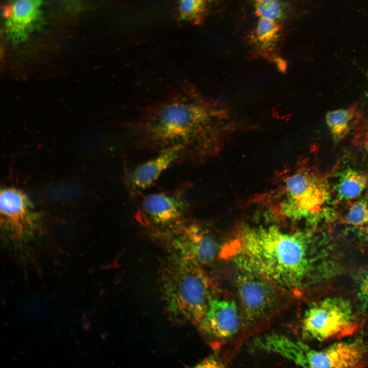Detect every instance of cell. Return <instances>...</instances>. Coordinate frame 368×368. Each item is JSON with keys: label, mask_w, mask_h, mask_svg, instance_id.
Instances as JSON below:
<instances>
[{"label": "cell", "mask_w": 368, "mask_h": 368, "mask_svg": "<svg viewBox=\"0 0 368 368\" xmlns=\"http://www.w3.org/2000/svg\"><path fill=\"white\" fill-rule=\"evenodd\" d=\"M161 282L168 311L186 323L198 324L217 292L202 267L177 258L164 269Z\"/></svg>", "instance_id": "cell-3"}, {"label": "cell", "mask_w": 368, "mask_h": 368, "mask_svg": "<svg viewBox=\"0 0 368 368\" xmlns=\"http://www.w3.org/2000/svg\"><path fill=\"white\" fill-rule=\"evenodd\" d=\"M173 248L175 258L202 268L212 264L221 251L212 235L196 225L185 228L173 242Z\"/></svg>", "instance_id": "cell-9"}, {"label": "cell", "mask_w": 368, "mask_h": 368, "mask_svg": "<svg viewBox=\"0 0 368 368\" xmlns=\"http://www.w3.org/2000/svg\"><path fill=\"white\" fill-rule=\"evenodd\" d=\"M362 139V143L364 147L368 150V124L365 127Z\"/></svg>", "instance_id": "cell-22"}, {"label": "cell", "mask_w": 368, "mask_h": 368, "mask_svg": "<svg viewBox=\"0 0 368 368\" xmlns=\"http://www.w3.org/2000/svg\"><path fill=\"white\" fill-rule=\"evenodd\" d=\"M255 13L258 18L281 22L286 15L285 0H251Z\"/></svg>", "instance_id": "cell-17"}, {"label": "cell", "mask_w": 368, "mask_h": 368, "mask_svg": "<svg viewBox=\"0 0 368 368\" xmlns=\"http://www.w3.org/2000/svg\"><path fill=\"white\" fill-rule=\"evenodd\" d=\"M279 212L286 218L298 219L314 215L327 198L323 181L308 170L289 171L276 189Z\"/></svg>", "instance_id": "cell-5"}, {"label": "cell", "mask_w": 368, "mask_h": 368, "mask_svg": "<svg viewBox=\"0 0 368 368\" xmlns=\"http://www.w3.org/2000/svg\"><path fill=\"white\" fill-rule=\"evenodd\" d=\"M42 0H12L4 9L5 31L12 42L24 41L40 24Z\"/></svg>", "instance_id": "cell-10"}, {"label": "cell", "mask_w": 368, "mask_h": 368, "mask_svg": "<svg viewBox=\"0 0 368 368\" xmlns=\"http://www.w3.org/2000/svg\"><path fill=\"white\" fill-rule=\"evenodd\" d=\"M348 224L359 225L368 222V205L364 201L354 204L345 218Z\"/></svg>", "instance_id": "cell-19"}, {"label": "cell", "mask_w": 368, "mask_h": 368, "mask_svg": "<svg viewBox=\"0 0 368 368\" xmlns=\"http://www.w3.org/2000/svg\"><path fill=\"white\" fill-rule=\"evenodd\" d=\"M0 207L1 231L7 241L15 244L27 242L39 233L41 215L21 190L13 187L2 188Z\"/></svg>", "instance_id": "cell-7"}, {"label": "cell", "mask_w": 368, "mask_h": 368, "mask_svg": "<svg viewBox=\"0 0 368 368\" xmlns=\"http://www.w3.org/2000/svg\"><path fill=\"white\" fill-rule=\"evenodd\" d=\"M282 33L280 22L263 18L258 21L249 35V40L256 51L268 57L274 50Z\"/></svg>", "instance_id": "cell-14"}, {"label": "cell", "mask_w": 368, "mask_h": 368, "mask_svg": "<svg viewBox=\"0 0 368 368\" xmlns=\"http://www.w3.org/2000/svg\"><path fill=\"white\" fill-rule=\"evenodd\" d=\"M367 183L366 178L362 174L350 171L341 177L338 191L341 199H352L357 197L364 189Z\"/></svg>", "instance_id": "cell-16"}, {"label": "cell", "mask_w": 368, "mask_h": 368, "mask_svg": "<svg viewBox=\"0 0 368 368\" xmlns=\"http://www.w3.org/2000/svg\"><path fill=\"white\" fill-rule=\"evenodd\" d=\"M223 363L217 357L210 356L200 362L197 367H223Z\"/></svg>", "instance_id": "cell-20"}, {"label": "cell", "mask_w": 368, "mask_h": 368, "mask_svg": "<svg viewBox=\"0 0 368 368\" xmlns=\"http://www.w3.org/2000/svg\"><path fill=\"white\" fill-rule=\"evenodd\" d=\"M204 1H205V2H206L207 3H209L213 2L214 0H204Z\"/></svg>", "instance_id": "cell-23"}, {"label": "cell", "mask_w": 368, "mask_h": 368, "mask_svg": "<svg viewBox=\"0 0 368 368\" xmlns=\"http://www.w3.org/2000/svg\"><path fill=\"white\" fill-rule=\"evenodd\" d=\"M182 157V150L178 146L158 151L154 157L138 165L131 174L135 188L144 190L150 187L172 164Z\"/></svg>", "instance_id": "cell-12"}, {"label": "cell", "mask_w": 368, "mask_h": 368, "mask_svg": "<svg viewBox=\"0 0 368 368\" xmlns=\"http://www.w3.org/2000/svg\"><path fill=\"white\" fill-rule=\"evenodd\" d=\"M182 203L175 196L164 193H152L143 200V209L156 224H167L178 219L182 213Z\"/></svg>", "instance_id": "cell-13"}, {"label": "cell", "mask_w": 368, "mask_h": 368, "mask_svg": "<svg viewBox=\"0 0 368 368\" xmlns=\"http://www.w3.org/2000/svg\"><path fill=\"white\" fill-rule=\"evenodd\" d=\"M237 270L235 286L242 327L266 323L290 304L293 296L272 281L253 271Z\"/></svg>", "instance_id": "cell-4"}, {"label": "cell", "mask_w": 368, "mask_h": 368, "mask_svg": "<svg viewBox=\"0 0 368 368\" xmlns=\"http://www.w3.org/2000/svg\"><path fill=\"white\" fill-rule=\"evenodd\" d=\"M356 106L340 108L327 112L325 121L333 139L336 142L343 140L359 119Z\"/></svg>", "instance_id": "cell-15"}, {"label": "cell", "mask_w": 368, "mask_h": 368, "mask_svg": "<svg viewBox=\"0 0 368 368\" xmlns=\"http://www.w3.org/2000/svg\"><path fill=\"white\" fill-rule=\"evenodd\" d=\"M208 3L204 0H179L178 10L180 19L200 24L206 15Z\"/></svg>", "instance_id": "cell-18"}, {"label": "cell", "mask_w": 368, "mask_h": 368, "mask_svg": "<svg viewBox=\"0 0 368 368\" xmlns=\"http://www.w3.org/2000/svg\"><path fill=\"white\" fill-rule=\"evenodd\" d=\"M220 257L237 268L266 277L298 296L311 271L307 242L303 234L275 226L246 227L222 249Z\"/></svg>", "instance_id": "cell-2"}, {"label": "cell", "mask_w": 368, "mask_h": 368, "mask_svg": "<svg viewBox=\"0 0 368 368\" xmlns=\"http://www.w3.org/2000/svg\"><path fill=\"white\" fill-rule=\"evenodd\" d=\"M365 354L363 344L357 341L335 343L319 351L310 347L304 367H359L363 364Z\"/></svg>", "instance_id": "cell-11"}, {"label": "cell", "mask_w": 368, "mask_h": 368, "mask_svg": "<svg viewBox=\"0 0 368 368\" xmlns=\"http://www.w3.org/2000/svg\"><path fill=\"white\" fill-rule=\"evenodd\" d=\"M361 291L365 297L368 300V277L363 282L361 286Z\"/></svg>", "instance_id": "cell-21"}, {"label": "cell", "mask_w": 368, "mask_h": 368, "mask_svg": "<svg viewBox=\"0 0 368 368\" xmlns=\"http://www.w3.org/2000/svg\"><path fill=\"white\" fill-rule=\"evenodd\" d=\"M359 326L351 304L339 297L327 298L313 305L305 311L301 323L303 336L318 341L351 335Z\"/></svg>", "instance_id": "cell-6"}, {"label": "cell", "mask_w": 368, "mask_h": 368, "mask_svg": "<svg viewBox=\"0 0 368 368\" xmlns=\"http://www.w3.org/2000/svg\"><path fill=\"white\" fill-rule=\"evenodd\" d=\"M224 110L188 81L176 84L128 123L136 145L160 151L178 146L182 157L201 160L217 153L229 130Z\"/></svg>", "instance_id": "cell-1"}, {"label": "cell", "mask_w": 368, "mask_h": 368, "mask_svg": "<svg viewBox=\"0 0 368 368\" xmlns=\"http://www.w3.org/2000/svg\"><path fill=\"white\" fill-rule=\"evenodd\" d=\"M198 325L201 333L214 348L228 342L242 327L237 300L217 292Z\"/></svg>", "instance_id": "cell-8"}]
</instances>
